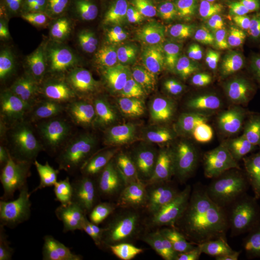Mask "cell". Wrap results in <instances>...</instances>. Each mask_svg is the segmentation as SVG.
<instances>
[{"instance_id": "14", "label": "cell", "mask_w": 260, "mask_h": 260, "mask_svg": "<svg viewBox=\"0 0 260 260\" xmlns=\"http://www.w3.org/2000/svg\"><path fill=\"white\" fill-rule=\"evenodd\" d=\"M29 112V100L22 77L9 55L0 65V113L6 119H18Z\"/></svg>"}, {"instance_id": "6", "label": "cell", "mask_w": 260, "mask_h": 260, "mask_svg": "<svg viewBox=\"0 0 260 260\" xmlns=\"http://www.w3.org/2000/svg\"><path fill=\"white\" fill-rule=\"evenodd\" d=\"M74 0H2V47L64 42Z\"/></svg>"}, {"instance_id": "4", "label": "cell", "mask_w": 260, "mask_h": 260, "mask_svg": "<svg viewBox=\"0 0 260 260\" xmlns=\"http://www.w3.org/2000/svg\"><path fill=\"white\" fill-rule=\"evenodd\" d=\"M213 90L208 61L197 51H179L155 77L150 103L160 117L182 121L203 110Z\"/></svg>"}, {"instance_id": "3", "label": "cell", "mask_w": 260, "mask_h": 260, "mask_svg": "<svg viewBox=\"0 0 260 260\" xmlns=\"http://www.w3.org/2000/svg\"><path fill=\"white\" fill-rule=\"evenodd\" d=\"M44 205V179L35 155L23 146L0 160V236L8 242L26 232Z\"/></svg>"}, {"instance_id": "7", "label": "cell", "mask_w": 260, "mask_h": 260, "mask_svg": "<svg viewBox=\"0 0 260 260\" xmlns=\"http://www.w3.org/2000/svg\"><path fill=\"white\" fill-rule=\"evenodd\" d=\"M200 243L213 260H260V208L225 204L205 220Z\"/></svg>"}, {"instance_id": "2", "label": "cell", "mask_w": 260, "mask_h": 260, "mask_svg": "<svg viewBox=\"0 0 260 260\" xmlns=\"http://www.w3.org/2000/svg\"><path fill=\"white\" fill-rule=\"evenodd\" d=\"M78 189L87 208V221L119 246L129 234L139 208V140L124 132L99 158L84 168Z\"/></svg>"}, {"instance_id": "8", "label": "cell", "mask_w": 260, "mask_h": 260, "mask_svg": "<svg viewBox=\"0 0 260 260\" xmlns=\"http://www.w3.org/2000/svg\"><path fill=\"white\" fill-rule=\"evenodd\" d=\"M139 16L140 0H74L62 44L87 38H136Z\"/></svg>"}, {"instance_id": "12", "label": "cell", "mask_w": 260, "mask_h": 260, "mask_svg": "<svg viewBox=\"0 0 260 260\" xmlns=\"http://www.w3.org/2000/svg\"><path fill=\"white\" fill-rule=\"evenodd\" d=\"M127 260H213L200 240L195 243L181 237H150L127 256Z\"/></svg>"}, {"instance_id": "9", "label": "cell", "mask_w": 260, "mask_h": 260, "mask_svg": "<svg viewBox=\"0 0 260 260\" xmlns=\"http://www.w3.org/2000/svg\"><path fill=\"white\" fill-rule=\"evenodd\" d=\"M62 47L85 68L119 80L139 74L150 54L135 37L87 38L65 42Z\"/></svg>"}, {"instance_id": "11", "label": "cell", "mask_w": 260, "mask_h": 260, "mask_svg": "<svg viewBox=\"0 0 260 260\" xmlns=\"http://www.w3.org/2000/svg\"><path fill=\"white\" fill-rule=\"evenodd\" d=\"M34 260H116L114 247L88 221L77 223L49 239Z\"/></svg>"}, {"instance_id": "10", "label": "cell", "mask_w": 260, "mask_h": 260, "mask_svg": "<svg viewBox=\"0 0 260 260\" xmlns=\"http://www.w3.org/2000/svg\"><path fill=\"white\" fill-rule=\"evenodd\" d=\"M205 30L244 59L260 62V0H214Z\"/></svg>"}, {"instance_id": "1", "label": "cell", "mask_w": 260, "mask_h": 260, "mask_svg": "<svg viewBox=\"0 0 260 260\" xmlns=\"http://www.w3.org/2000/svg\"><path fill=\"white\" fill-rule=\"evenodd\" d=\"M139 169L148 213L162 221L194 217L221 201L232 186L220 156L191 138L162 136L139 145Z\"/></svg>"}, {"instance_id": "5", "label": "cell", "mask_w": 260, "mask_h": 260, "mask_svg": "<svg viewBox=\"0 0 260 260\" xmlns=\"http://www.w3.org/2000/svg\"><path fill=\"white\" fill-rule=\"evenodd\" d=\"M214 0H140L136 39L153 55L185 49L204 32Z\"/></svg>"}, {"instance_id": "13", "label": "cell", "mask_w": 260, "mask_h": 260, "mask_svg": "<svg viewBox=\"0 0 260 260\" xmlns=\"http://www.w3.org/2000/svg\"><path fill=\"white\" fill-rule=\"evenodd\" d=\"M233 120L246 149L260 158V90L247 91L233 107Z\"/></svg>"}]
</instances>
